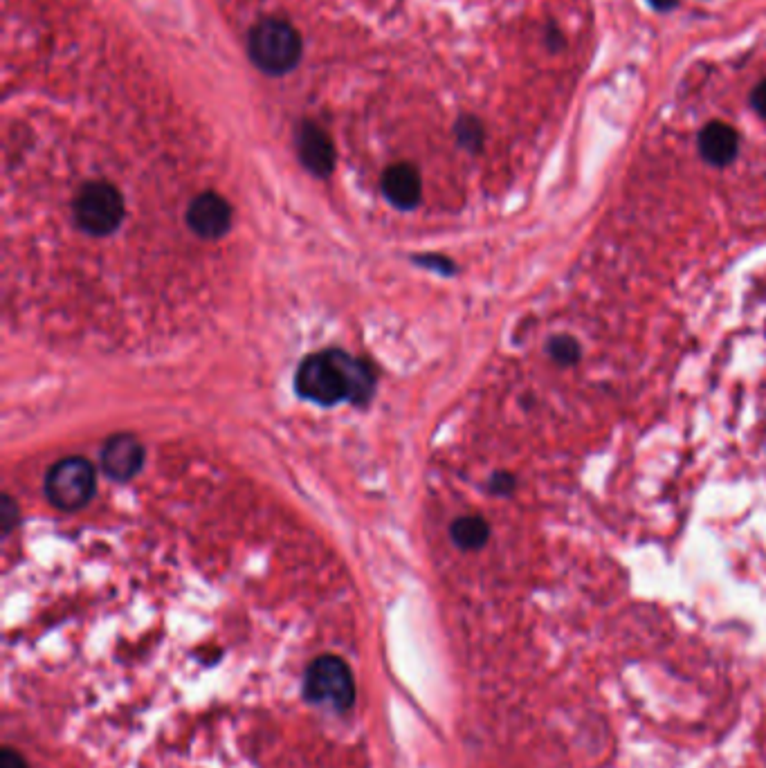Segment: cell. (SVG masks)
I'll return each instance as SVG.
<instances>
[{"instance_id":"9c48e42d","label":"cell","mask_w":766,"mask_h":768,"mask_svg":"<svg viewBox=\"0 0 766 768\" xmlns=\"http://www.w3.org/2000/svg\"><path fill=\"white\" fill-rule=\"evenodd\" d=\"M380 189L391 205L407 212V209H414L418 203H421V196H423L421 173L407 162L391 164V167L382 173Z\"/></svg>"},{"instance_id":"3957f363","label":"cell","mask_w":766,"mask_h":768,"mask_svg":"<svg viewBox=\"0 0 766 768\" xmlns=\"http://www.w3.org/2000/svg\"><path fill=\"white\" fill-rule=\"evenodd\" d=\"M124 216V196L111 182H88L72 200V221L79 232L93 236V239L113 236L122 227Z\"/></svg>"},{"instance_id":"8992f818","label":"cell","mask_w":766,"mask_h":768,"mask_svg":"<svg viewBox=\"0 0 766 768\" xmlns=\"http://www.w3.org/2000/svg\"><path fill=\"white\" fill-rule=\"evenodd\" d=\"M185 221L198 239L216 241L232 230V207L216 191H203L189 203Z\"/></svg>"},{"instance_id":"5bb4252c","label":"cell","mask_w":766,"mask_h":768,"mask_svg":"<svg viewBox=\"0 0 766 768\" xmlns=\"http://www.w3.org/2000/svg\"><path fill=\"white\" fill-rule=\"evenodd\" d=\"M18 526V506L9 495H3L0 501V528H3V537H9Z\"/></svg>"},{"instance_id":"7c38bea8","label":"cell","mask_w":766,"mask_h":768,"mask_svg":"<svg viewBox=\"0 0 766 768\" xmlns=\"http://www.w3.org/2000/svg\"><path fill=\"white\" fill-rule=\"evenodd\" d=\"M454 135H457V142L472 153L481 151L483 140H486V131H483V124L477 120V117L465 115L454 126Z\"/></svg>"},{"instance_id":"e0dca14e","label":"cell","mask_w":766,"mask_h":768,"mask_svg":"<svg viewBox=\"0 0 766 768\" xmlns=\"http://www.w3.org/2000/svg\"><path fill=\"white\" fill-rule=\"evenodd\" d=\"M0 768H27V762L14 748H3V753H0Z\"/></svg>"},{"instance_id":"7a4b0ae2","label":"cell","mask_w":766,"mask_h":768,"mask_svg":"<svg viewBox=\"0 0 766 768\" xmlns=\"http://www.w3.org/2000/svg\"><path fill=\"white\" fill-rule=\"evenodd\" d=\"M248 52L254 66L270 77L288 75L302 61V36L288 21L263 18L250 30Z\"/></svg>"},{"instance_id":"9a60e30c","label":"cell","mask_w":766,"mask_h":768,"mask_svg":"<svg viewBox=\"0 0 766 768\" xmlns=\"http://www.w3.org/2000/svg\"><path fill=\"white\" fill-rule=\"evenodd\" d=\"M515 486H517V481H515L513 474H510V472H495L490 477L488 490L492 492V495H497V497H506V495H510V492L515 490Z\"/></svg>"},{"instance_id":"5b68a950","label":"cell","mask_w":766,"mask_h":768,"mask_svg":"<svg viewBox=\"0 0 766 768\" xmlns=\"http://www.w3.org/2000/svg\"><path fill=\"white\" fill-rule=\"evenodd\" d=\"M304 694L310 703L333 710H349L355 703L351 667L337 656H319L306 670Z\"/></svg>"},{"instance_id":"52a82bcc","label":"cell","mask_w":766,"mask_h":768,"mask_svg":"<svg viewBox=\"0 0 766 768\" xmlns=\"http://www.w3.org/2000/svg\"><path fill=\"white\" fill-rule=\"evenodd\" d=\"M297 153L304 167L317 178H328L335 169V146L331 135L315 122H302L297 128Z\"/></svg>"},{"instance_id":"8fae6325","label":"cell","mask_w":766,"mask_h":768,"mask_svg":"<svg viewBox=\"0 0 766 768\" xmlns=\"http://www.w3.org/2000/svg\"><path fill=\"white\" fill-rule=\"evenodd\" d=\"M450 537L461 551H479L481 546H486L490 537L488 521L479 515H463L452 521Z\"/></svg>"},{"instance_id":"d6986e66","label":"cell","mask_w":766,"mask_h":768,"mask_svg":"<svg viewBox=\"0 0 766 768\" xmlns=\"http://www.w3.org/2000/svg\"><path fill=\"white\" fill-rule=\"evenodd\" d=\"M656 12H672L674 7L679 5V0H647Z\"/></svg>"},{"instance_id":"ba28073f","label":"cell","mask_w":766,"mask_h":768,"mask_svg":"<svg viewBox=\"0 0 766 768\" xmlns=\"http://www.w3.org/2000/svg\"><path fill=\"white\" fill-rule=\"evenodd\" d=\"M144 465V447L131 434H115L102 450V468L113 481H131Z\"/></svg>"},{"instance_id":"2e32d148","label":"cell","mask_w":766,"mask_h":768,"mask_svg":"<svg viewBox=\"0 0 766 768\" xmlns=\"http://www.w3.org/2000/svg\"><path fill=\"white\" fill-rule=\"evenodd\" d=\"M751 106L755 113L766 120V79L751 90Z\"/></svg>"},{"instance_id":"30bf717a","label":"cell","mask_w":766,"mask_h":768,"mask_svg":"<svg viewBox=\"0 0 766 768\" xmlns=\"http://www.w3.org/2000/svg\"><path fill=\"white\" fill-rule=\"evenodd\" d=\"M697 146L701 158L713 167H726L740 153V133L726 122H710L699 131Z\"/></svg>"},{"instance_id":"277c9868","label":"cell","mask_w":766,"mask_h":768,"mask_svg":"<svg viewBox=\"0 0 766 768\" xmlns=\"http://www.w3.org/2000/svg\"><path fill=\"white\" fill-rule=\"evenodd\" d=\"M45 497L59 510L84 508L95 495L97 472L84 456H66L45 474Z\"/></svg>"},{"instance_id":"6da1fadb","label":"cell","mask_w":766,"mask_h":768,"mask_svg":"<svg viewBox=\"0 0 766 768\" xmlns=\"http://www.w3.org/2000/svg\"><path fill=\"white\" fill-rule=\"evenodd\" d=\"M295 389L302 398L322 407H335L349 400L364 405L376 389V380L367 364L340 349L308 355L295 373Z\"/></svg>"},{"instance_id":"4fadbf2b","label":"cell","mask_w":766,"mask_h":768,"mask_svg":"<svg viewBox=\"0 0 766 768\" xmlns=\"http://www.w3.org/2000/svg\"><path fill=\"white\" fill-rule=\"evenodd\" d=\"M549 353L555 362L562 364V367H571V364H576L580 360L582 346L576 337L558 335L549 342Z\"/></svg>"},{"instance_id":"ac0fdd59","label":"cell","mask_w":766,"mask_h":768,"mask_svg":"<svg viewBox=\"0 0 766 768\" xmlns=\"http://www.w3.org/2000/svg\"><path fill=\"white\" fill-rule=\"evenodd\" d=\"M544 41H546V45H549L551 52H558L564 48V36L558 27H553V25L544 30Z\"/></svg>"}]
</instances>
